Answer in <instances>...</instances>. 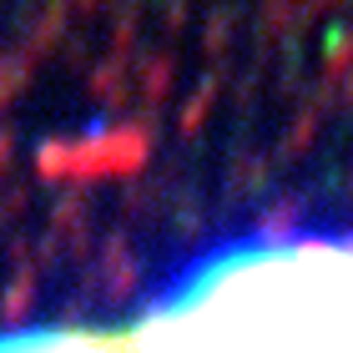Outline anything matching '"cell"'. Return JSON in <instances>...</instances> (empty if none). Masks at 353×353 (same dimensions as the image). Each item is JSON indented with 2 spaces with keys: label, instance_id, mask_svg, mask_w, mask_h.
I'll list each match as a JSON object with an SVG mask.
<instances>
[{
  "label": "cell",
  "instance_id": "6da1fadb",
  "mask_svg": "<svg viewBox=\"0 0 353 353\" xmlns=\"http://www.w3.org/2000/svg\"><path fill=\"white\" fill-rule=\"evenodd\" d=\"M132 353H353V243L278 237L207 258L126 333Z\"/></svg>",
  "mask_w": 353,
  "mask_h": 353
},
{
  "label": "cell",
  "instance_id": "7a4b0ae2",
  "mask_svg": "<svg viewBox=\"0 0 353 353\" xmlns=\"http://www.w3.org/2000/svg\"><path fill=\"white\" fill-rule=\"evenodd\" d=\"M0 353H132L117 333H91V328H10L0 333Z\"/></svg>",
  "mask_w": 353,
  "mask_h": 353
}]
</instances>
